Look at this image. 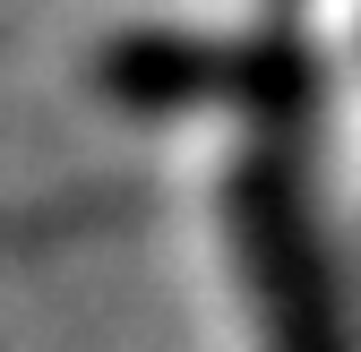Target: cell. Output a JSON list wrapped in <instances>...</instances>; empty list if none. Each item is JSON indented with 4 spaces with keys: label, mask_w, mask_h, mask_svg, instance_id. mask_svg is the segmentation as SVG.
I'll list each match as a JSON object with an SVG mask.
<instances>
[{
    "label": "cell",
    "mask_w": 361,
    "mask_h": 352,
    "mask_svg": "<svg viewBox=\"0 0 361 352\" xmlns=\"http://www.w3.org/2000/svg\"><path fill=\"white\" fill-rule=\"evenodd\" d=\"M190 258H198L215 352H327L319 301H310V267L293 249L284 198H267L250 120H215L207 146H198Z\"/></svg>",
    "instance_id": "obj_1"
}]
</instances>
